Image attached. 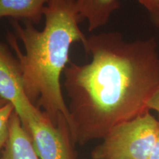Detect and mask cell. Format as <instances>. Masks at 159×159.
Listing matches in <instances>:
<instances>
[{
    "instance_id": "cell-1",
    "label": "cell",
    "mask_w": 159,
    "mask_h": 159,
    "mask_svg": "<svg viewBox=\"0 0 159 159\" xmlns=\"http://www.w3.org/2000/svg\"><path fill=\"white\" fill-rule=\"evenodd\" d=\"M91 61L66 67L71 141L103 139L113 128L150 111L159 84V52L153 38L127 41L118 32L87 38Z\"/></svg>"
},
{
    "instance_id": "cell-2",
    "label": "cell",
    "mask_w": 159,
    "mask_h": 159,
    "mask_svg": "<svg viewBox=\"0 0 159 159\" xmlns=\"http://www.w3.org/2000/svg\"><path fill=\"white\" fill-rule=\"evenodd\" d=\"M43 17L41 30L28 21L24 26L13 23L24 52L14 35L9 34L7 41L16 53L28 99L43 109L53 124L57 125L60 119H65L70 131L71 119L63 95L61 76L70 63L71 46L80 42L85 47L87 38L80 28L82 21L75 0H49Z\"/></svg>"
},
{
    "instance_id": "cell-3",
    "label": "cell",
    "mask_w": 159,
    "mask_h": 159,
    "mask_svg": "<svg viewBox=\"0 0 159 159\" xmlns=\"http://www.w3.org/2000/svg\"><path fill=\"white\" fill-rule=\"evenodd\" d=\"M159 120L150 111L117 125L92 152L93 159H148Z\"/></svg>"
},
{
    "instance_id": "cell-4",
    "label": "cell",
    "mask_w": 159,
    "mask_h": 159,
    "mask_svg": "<svg viewBox=\"0 0 159 159\" xmlns=\"http://www.w3.org/2000/svg\"><path fill=\"white\" fill-rule=\"evenodd\" d=\"M30 135L39 159H72L68 123L61 119L57 125L43 111L25 125Z\"/></svg>"
},
{
    "instance_id": "cell-5",
    "label": "cell",
    "mask_w": 159,
    "mask_h": 159,
    "mask_svg": "<svg viewBox=\"0 0 159 159\" xmlns=\"http://www.w3.org/2000/svg\"><path fill=\"white\" fill-rule=\"evenodd\" d=\"M0 98L13 105L24 126L41 113L26 94L17 58L2 43H0Z\"/></svg>"
},
{
    "instance_id": "cell-6",
    "label": "cell",
    "mask_w": 159,
    "mask_h": 159,
    "mask_svg": "<svg viewBox=\"0 0 159 159\" xmlns=\"http://www.w3.org/2000/svg\"><path fill=\"white\" fill-rule=\"evenodd\" d=\"M1 159H39L30 135L15 111L10 119L8 136Z\"/></svg>"
},
{
    "instance_id": "cell-7",
    "label": "cell",
    "mask_w": 159,
    "mask_h": 159,
    "mask_svg": "<svg viewBox=\"0 0 159 159\" xmlns=\"http://www.w3.org/2000/svg\"><path fill=\"white\" fill-rule=\"evenodd\" d=\"M75 5L81 21H87L89 32L106 25L119 7L118 0H75Z\"/></svg>"
},
{
    "instance_id": "cell-8",
    "label": "cell",
    "mask_w": 159,
    "mask_h": 159,
    "mask_svg": "<svg viewBox=\"0 0 159 159\" xmlns=\"http://www.w3.org/2000/svg\"><path fill=\"white\" fill-rule=\"evenodd\" d=\"M49 0H0V19L10 17L39 24Z\"/></svg>"
},
{
    "instance_id": "cell-9",
    "label": "cell",
    "mask_w": 159,
    "mask_h": 159,
    "mask_svg": "<svg viewBox=\"0 0 159 159\" xmlns=\"http://www.w3.org/2000/svg\"><path fill=\"white\" fill-rule=\"evenodd\" d=\"M13 111L14 108L10 103L0 108V151L2 150L7 141L10 119Z\"/></svg>"
},
{
    "instance_id": "cell-10",
    "label": "cell",
    "mask_w": 159,
    "mask_h": 159,
    "mask_svg": "<svg viewBox=\"0 0 159 159\" xmlns=\"http://www.w3.org/2000/svg\"><path fill=\"white\" fill-rule=\"evenodd\" d=\"M148 108L156 111L159 116V84L149 100Z\"/></svg>"
},
{
    "instance_id": "cell-11",
    "label": "cell",
    "mask_w": 159,
    "mask_h": 159,
    "mask_svg": "<svg viewBox=\"0 0 159 159\" xmlns=\"http://www.w3.org/2000/svg\"><path fill=\"white\" fill-rule=\"evenodd\" d=\"M138 1L150 13L159 8V0H138Z\"/></svg>"
},
{
    "instance_id": "cell-12",
    "label": "cell",
    "mask_w": 159,
    "mask_h": 159,
    "mask_svg": "<svg viewBox=\"0 0 159 159\" xmlns=\"http://www.w3.org/2000/svg\"><path fill=\"white\" fill-rule=\"evenodd\" d=\"M148 159H159V125L156 141Z\"/></svg>"
},
{
    "instance_id": "cell-13",
    "label": "cell",
    "mask_w": 159,
    "mask_h": 159,
    "mask_svg": "<svg viewBox=\"0 0 159 159\" xmlns=\"http://www.w3.org/2000/svg\"><path fill=\"white\" fill-rule=\"evenodd\" d=\"M150 14L153 25L159 30V8L150 13Z\"/></svg>"
},
{
    "instance_id": "cell-14",
    "label": "cell",
    "mask_w": 159,
    "mask_h": 159,
    "mask_svg": "<svg viewBox=\"0 0 159 159\" xmlns=\"http://www.w3.org/2000/svg\"><path fill=\"white\" fill-rule=\"evenodd\" d=\"M7 103H8L7 102H6L5 99L0 98V108H2V107L4 106L5 104H7Z\"/></svg>"
}]
</instances>
